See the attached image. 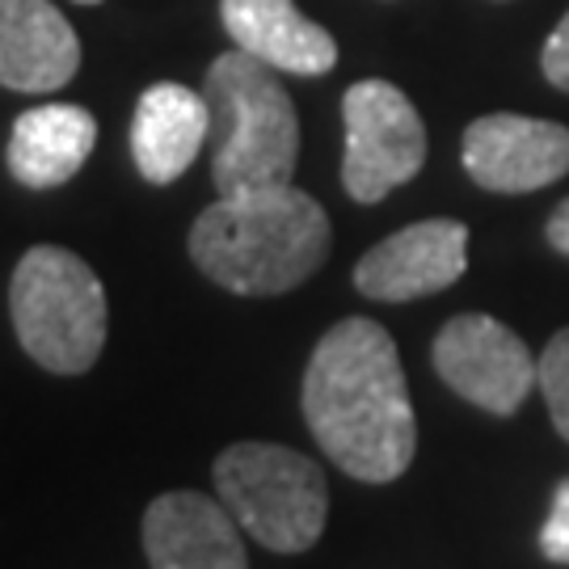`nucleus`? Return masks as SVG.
I'll list each match as a JSON object with an SVG mask.
<instances>
[{"label":"nucleus","mask_w":569,"mask_h":569,"mask_svg":"<svg viewBox=\"0 0 569 569\" xmlns=\"http://www.w3.org/2000/svg\"><path fill=\"white\" fill-rule=\"evenodd\" d=\"M305 422L333 465L367 486L397 481L418 451L397 342L367 317H346L317 342L305 371Z\"/></svg>","instance_id":"f257e3e1"},{"label":"nucleus","mask_w":569,"mask_h":569,"mask_svg":"<svg viewBox=\"0 0 569 569\" xmlns=\"http://www.w3.org/2000/svg\"><path fill=\"white\" fill-rule=\"evenodd\" d=\"M190 258L232 296H283L329 258V216L296 186L220 194L190 228Z\"/></svg>","instance_id":"f03ea898"},{"label":"nucleus","mask_w":569,"mask_h":569,"mask_svg":"<svg viewBox=\"0 0 569 569\" xmlns=\"http://www.w3.org/2000/svg\"><path fill=\"white\" fill-rule=\"evenodd\" d=\"M203 98L211 110V182L220 194L291 182L300 119L274 68L232 47L207 68Z\"/></svg>","instance_id":"7ed1b4c3"},{"label":"nucleus","mask_w":569,"mask_h":569,"mask_svg":"<svg viewBox=\"0 0 569 569\" xmlns=\"http://www.w3.org/2000/svg\"><path fill=\"white\" fill-rule=\"evenodd\" d=\"M9 312L21 350L56 376H81L106 346L102 279L60 244H34L13 270Z\"/></svg>","instance_id":"20e7f679"},{"label":"nucleus","mask_w":569,"mask_h":569,"mask_svg":"<svg viewBox=\"0 0 569 569\" xmlns=\"http://www.w3.org/2000/svg\"><path fill=\"white\" fill-rule=\"evenodd\" d=\"M211 477L220 502L262 549L305 552L321 540L329 486L317 460L279 443H232Z\"/></svg>","instance_id":"39448f33"},{"label":"nucleus","mask_w":569,"mask_h":569,"mask_svg":"<svg viewBox=\"0 0 569 569\" xmlns=\"http://www.w3.org/2000/svg\"><path fill=\"white\" fill-rule=\"evenodd\" d=\"M342 186L355 203H380L418 178L427 161V127L406 93L388 81H359L342 98Z\"/></svg>","instance_id":"423d86ee"},{"label":"nucleus","mask_w":569,"mask_h":569,"mask_svg":"<svg viewBox=\"0 0 569 569\" xmlns=\"http://www.w3.org/2000/svg\"><path fill=\"white\" fill-rule=\"evenodd\" d=\"M430 359L451 392L498 418H510L536 388V359L523 338L486 312L451 317L439 329Z\"/></svg>","instance_id":"0eeeda50"},{"label":"nucleus","mask_w":569,"mask_h":569,"mask_svg":"<svg viewBox=\"0 0 569 569\" xmlns=\"http://www.w3.org/2000/svg\"><path fill=\"white\" fill-rule=\"evenodd\" d=\"M468 178L493 194H528L569 173V127L528 114H486L465 131Z\"/></svg>","instance_id":"6e6552de"},{"label":"nucleus","mask_w":569,"mask_h":569,"mask_svg":"<svg viewBox=\"0 0 569 569\" xmlns=\"http://www.w3.org/2000/svg\"><path fill=\"white\" fill-rule=\"evenodd\" d=\"M468 270V228L460 220H422L367 249L355 266V287L367 300L406 305L448 291Z\"/></svg>","instance_id":"1a4fd4ad"},{"label":"nucleus","mask_w":569,"mask_h":569,"mask_svg":"<svg viewBox=\"0 0 569 569\" xmlns=\"http://www.w3.org/2000/svg\"><path fill=\"white\" fill-rule=\"evenodd\" d=\"M143 552L152 569H249L232 510L194 489L161 493L148 507Z\"/></svg>","instance_id":"9d476101"},{"label":"nucleus","mask_w":569,"mask_h":569,"mask_svg":"<svg viewBox=\"0 0 569 569\" xmlns=\"http://www.w3.org/2000/svg\"><path fill=\"white\" fill-rule=\"evenodd\" d=\"M81 68V39L51 0H0V84L56 93Z\"/></svg>","instance_id":"9b49d317"},{"label":"nucleus","mask_w":569,"mask_h":569,"mask_svg":"<svg viewBox=\"0 0 569 569\" xmlns=\"http://www.w3.org/2000/svg\"><path fill=\"white\" fill-rule=\"evenodd\" d=\"M232 47L274 72L321 77L338 63V42L326 26L308 21L291 0H220Z\"/></svg>","instance_id":"f8f14e48"},{"label":"nucleus","mask_w":569,"mask_h":569,"mask_svg":"<svg viewBox=\"0 0 569 569\" xmlns=\"http://www.w3.org/2000/svg\"><path fill=\"white\" fill-rule=\"evenodd\" d=\"M211 136L207 98L173 81L143 89L131 119V157L152 186L178 182L199 161V148Z\"/></svg>","instance_id":"ddd939ff"},{"label":"nucleus","mask_w":569,"mask_h":569,"mask_svg":"<svg viewBox=\"0 0 569 569\" xmlns=\"http://www.w3.org/2000/svg\"><path fill=\"white\" fill-rule=\"evenodd\" d=\"M98 143V122L84 106H39L13 122V136L4 148L9 173L30 190H56L81 173Z\"/></svg>","instance_id":"4468645a"},{"label":"nucleus","mask_w":569,"mask_h":569,"mask_svg":"<svg viewBox=\"0 0 569 569\" xmlns=\"http://www.w3.org/2000/svg\"><path fill=\"white\" fill-rule=\"evenodd\" d=\"M536 385H540L545 401H549L557 435L569 439V329H561V333L545 346V355H540V363H536Z\"/></svg>","instance_id":"2eb2a0df"},{"label":"nucleus","mask_w":569,"mask_h":569,"mask_svg":"<svg viewBox=\"0 0 569 569\" xmlns=\"http://www.w3.org/2000/svg\"><path fill=\"white\" fill-rule=\"evenodd\" d=\"M540 549H545L549 561L569 566V481H561L557 493H552V510L545 519V528H540Z\"/></svg>","instance_id":"dca6fc26"},{"label":"nucleus","mask_w":569,"mask_h":569,"mask_svg":"<svg viewBox=\"0 0 569 569\" xmlns=\"http://www.w3.org/2000/svg\"><path fill=\"white\" fill-rule=\"evenodd\" d=\"M540 68H545V77H549L557 89H566L569 93V13L557 21V30H552L549 42H545Z\"/></svg>","instance_id":"f3484780"},{"label":"nucleus","mask_w":569,"mask_h":569,"mask_svg":"<svg viewBox=\"0 0 569 569\" xmlns=\"http://www.w3.org/2000/svg\"><path fill=\"white\" fill-rule=\"evenodd\" d=\"M545 237H549V244L557 249V253H566V258H569V199L549 216V228H545Z\"/></svg>","instance_id":"a211bd4d"},{"label":"nucleus","mask_w":569,"mask_h":569,"mask_svg":"<svg viewBox=\"0 0 569 569\" xmlns=\"http://www.w3.org/2000/svg\"><path fill=\"white\" fill-rule=\"evenodd\" d=\"M77 4H98V0H77Z\"/></svg>","instance_id":"6ab92c4d"}]
</instances>
